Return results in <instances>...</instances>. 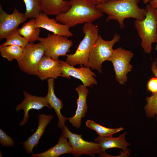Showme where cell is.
Returning <instances> with one entry per match:
<instances>
[{
  "instance_id": "6da1fadb",
  "label": "cell",
  "mask_w": 157,
  "mask_h": 157,
  "mask_svg": "<svg viewBox=\"0 0 157 157\" xmlns=\"http://www.w3.org/2000/svg\"><path fill=\"white\" fill-rule=\"evenodd\" d=\"M140 0H108L102 4L97 5V9L108 16L106 22L111 20H116L119 27L123 29L125 27V19L133 18L142 20L145 17L147 10L141 8L138 6Z\"/></svg>"
},
{
  "instance_id": "7a4b0ae2",
  "label": "cell",
  "mask_w": 157,
  "mask_h": 157,
  "mask_svg": "<svg viewBox=\"0 0 157 157\" xmlns=\"http://www.w3.org/2000/svg\"><path fill=\"white\" fill-rule=\"evenodd\" d=\"M71 7L66 12L56 16L59 22L69 28L80 24L92 23L103 15L93 0H69Z\"/></svg>"
},
{
  "instance_id": "3957f363",
  "label": "cell",
  "mask_w": 157,
  "mask_h": 157,
  "mask_svg": "<svg viewBox=\"0 0 157 157\" xmlns=\"http://www.w3.org/2000/svg\"><path fill=\"white\" fill-rule=\"evenodd\" d=\"M82 30L84 38L77 49L73 54L66 56V62L72 66L79 65L87 67L90 52L99 35L97 26L92 23H85Z\"/></svg>"
},
{
  "instance_id": "277c9868",
  "label": "cell",
  "mask_w": 157,
  "mask_h": 157,
  "mask_svg": "<svg viewBox=\"0 0 157 157\" xmlns=\"http://www.w3.org/2000/svg\"><path fill=\"white\" fill-rule=\"evenodd\" d=\"M147 12L142 20H135V27L141 40V46L144 52L149 53L152 44L157 43V8L148 4L146 6Z\"/></svg>"
},
{
  "instance_id": "5b68a950",
  "label": "cell",
  "mask_w": 157,
  "mask_h": 157,
  "mask_svg": "<svg viewBox=\"0 0 157 157\" xmlns=\"http://www.w3.org/2000/svg\"><path fill=\"white\" fill-rule=\"evenodd\" d=\"M120 39V36L117 33L110 41L104 40L99 35L90 52L87 67L101 73L102 63L112 55L114 50L113 46Z\"/></svg>"
},
{
  "instance_id": "8992f818",
  "label": "cell",
  "mask_w": 157,
  "mask_h": 157,
  "mask_svg": "<svg viewBox=\"0 0 157 157\" xmlns=\"http://www.w3.org/2000/svg\"><path fill=\"white\" fill-rule=\"evenodd\" d=\"M44 55V49L41 42L29 43L24 48L22 57L17 60L19 69L28 74L37 76L39 64Z\"/></svg>"
},
{
  "instance_id": "52a82bcc",
  "label": "cell",
  "mask_w": 157,
  "mask_h": 157,
  "mask_svg": "<svg viewBox=\"0 0 157 157\" xmlns=\"http://www.w3.org/2000/svg\"><path fill=\"white\" fill-rule=\"evenodd\" d=\"M68 38L49 33L47 37H39L38 41L42 44L45 55L54 60H58L61 56H66L70 51L73 44V41Z\"/></svg>"
},
{
  "instance_id": "ba28073f",
  "label": "cell",
  "mask_w": 157,
  "mask_h": 157,
  "mask_svg": "<svg viewBox=\"0 0 157 157\" xmlns=\"http://www.w3.org/2000/svg\"><path fill=\"white\" fill-rule=\"evenodd\" d=\"M133 56V52L119 47L114 50L112 54L107 60L112 63L116 80L120 84L123 85L127 81V74L132 68L130 61Z\"/></svg>"
},
{
  "instance_id": "9c48e42d",
  "label": "cell",
  "mask_w": 157,
  "mask_h": 157,
  "mask_svg": "<svg viewBox=\"0 0 157 157\" xmlns=\"http://www.w3.org/2000/svg\"><path fill=\"white\" fill-rule=\"evenodd\" d=\"M62 129V133L69 139L68 142L72 149V154L75 157L86 155L94 157L95 154L101 153L100 147L97 142L84 140L81 135L74 133L66 126Z\"/></svg>"
},
{
  "instance_id": "30bf717a",
  "label": "cell",
  "mask_w": 157,
  "mask_h": 157,
  "mask_svg": "<svg viewBox=\"0 0 157 157\" xmlns=\"http://www.w3.org/2000/svg\"><path fill=\"white\" fill-rule=\"evenodd\" d=\"M25 14L19 12L15 7L13 13L8 14L0 5V40L5 38L10 33L18 29V26L26 21Z\"/></svg>"
},
{
  "instance_id": "8fae6325",
  "label": "cell",
  "mask_w": 157,
  "mask_h": 157,
  "mask_svg": "<svg viewBox=\"0 0 157 157\" xmlns=\"http://www.w3.org/2000/svg\"><path fill=\"white\" fill-rule=\"evenodd\" d=\"M62 69L61 77L70 78V76L80 80L83 85L86 87H91L97 85V82L94 77L96 76L90 68L87 67L75 68L66 61L61 60Z\"/></svg>"
},
{
  "instance_id": "7c38bea8",
  "label": "cell",
  "mask_w": 157,
  "mask_h": 157,
  "mask_svg": "<svg viewBox=\"0 0 157 157\" xmlns=\"http://www.w3.org/2000/svg\"><path fill=\"white\" fill-rule=\"evenodd\" d=\"M24 99L23 101L18 104L15 108L16 112H18L21 109L24 111L23 119L19 125L23 126L28 122L30 116L28 115L29 111L31 109L40 110L44 107H46L50 109L52 108L47 102L44 97H38L32 95L26 91L23 92Z\"/></svg>"
},
{
  "instance_id": "4fadbf2b",
  "label": "cell",
  "mask_w": 157,
  "mask_h": 157,
  "mask_svg": "<svg viewBox=\"0 0 157 157\" xmlns=\"http://www.w3.org/2000/svg\"><path fill=\"white\" fill-rule=\"evenodd\" d=\"M35 19L36 27L42 28L55 35L67 38L73 35L67 26L58 22L55 19L49 18L44 13L42 12Z\"/></svg>"
},
{
  "instance_id": "5bb4252c",
  "label": "cell",
  "mask_w": 157,
  "mask_h": 157,
  "mask_svg": "<svg viewBox=\"0 0 157 157\" xmlns=\"http://www.w3.org/2000/svg\"><path fill=\"white\" fill-rule=\"evenodd\" d=\"M61 60H54L44 55L39 64L37 76L42 80L49 78L56 79L61 76Z\"/></svg>"
},
{
  "instance_id": "9a60e30c",
  "label": "cell",
  "mask_w": 157,
  "mask_h": 157,
  "mask_svg": "<svg viewBox=\"0 0 157 157\" xmlns=\"http://www.w3.org/2000/svg\"><path fill=\"white\" fill-rule=\"evenodd\" d=\"M78 94L77 99V108L74 116L69 118V121L72 125L77 128L81 126V120L84 117L88 110L87 97L89 90L83 85H80L75 88Z\"/></svg>"
},
{
  "instance_id": "2e32d148",
  "label": "cell",
  "mask_w": 157,
  "mask_h": 157,
  "mask_svg": "<svg viewBox=\"0 0 157 157\" xmlns=\"http://www.w3.org/2000/svg\"><path fill=\"white\" fill-rule=\"evenodd\" d=\"M38 117V125L36 131L27 140L22 143L24 149L28 154H33L34 147L37 146L44 133L46 127L52 119L53 116L43 113L39 114Z\"/></svg>"
},
{
  "instance_id": "e0dca14e",
  "label": "cell",
  "mask_w": 157,
  "mask_h": 157,
  "mask_svg": "<svg viewBox=\"0 0 157 157\" xmlns=\"http://www.w3.org/2000/svg\"><path fill=\"white\" fill-rule=\"evenodd\" d=\"M48 90L47 94L45 97L48 103L52 108H53L58 117L57 126L60 129L65 126V121L69 119L63 116L60 113V110L63 108L62 101L57 98L54 91V79L49 78L47 79Z\"/></svg>"
},
{
  "instance_id": "ac0fdd59",
  "label": "cell",
  "mask_w": 157,
  "mask_h": 157,
  "mask_svg": "<svg viewBox=\"0 0 157 157\" xmlns=\"http://www.w3.org/2000/svg\"><path fill=\"white\" fill-rule=\"evenodd\" d=\"M126 132H124L123 133L120 134L117 137L114 138L113 136L109 137H101L99 136L96 138L95 141L100 146L101 153L99 154L100 156L105 153L106 150L113 148H118L122 149L125 152L128 151L127 147L130 144L127 142L125 139Z\"/></svg>"
},
{
  "instance_id": "d6986e66",
  "label": "cell",
  "mask_w": 157,
  "mask_h": 157,
  "mask_svg": "<svg viewBox=\"0 0 157 157\" xmlns=\"http://www.w3.org/2000/svg\"><path fill=\"white\" fill-rule=\"evenodd\" d=\"M42 13L48 15H57L67 12L70 8L69 1L40 0Z\"/></svg>"
},
{
  "instance_id": "ffe728a7",
  "label": "cell",
  "mask_w": 157,
  "mask_h": 157,
  "mask_svg": "<svg viewBox=\"0 0 157 157\" xmlns=\"http://www.w3.org/2000/svg\"><path fill=\"white\" fill-rule=\"evenodd\" d=\"M67 138L62 133L58 143L47 151L39 154H32L31 157H58L65 154H72V149Z\"/></svg>"
},
{
  "instance_id": "44dd1931",
  "label": "cell",
  "mask_w": 157,
  "mask_h": 157,
  "mask_svg": "<svg viewBox=\"0 0 157 157\" xmlns=\"http://www.w3.org/2000/svg\"><path fill=\"white\" fill-rule=\"evenodd\" d=\"M17 30L19 34L27 40L29 43L34 42L38 40L40 28L36 27L35 19L33 18L24 23L22 26L18 28Z\"/></svg>"
},
{
  "instance_id": "7402d4cb",
  "label": "cell",
  "mask_w": 157,
  "mask_h": 157,
  "mask_svg": "<svg viewBox=\"0 0 157 157\" xmlns=\"http://www.w3.org/2000/svg\"><path fill=\"white\" fill-rule=\"evenodd\" d=\"M24 50V48L16 45L0 46L1 56L9 61L19 59L23 54Z\"/></svg>"
},
{
  "instance_id": "603a6c76",
  "label": "cell",
  "mask_w": 157,
  "mask_h": 157,
  "mask_svg": "<svg viewBox=\"0 0 157 157\" xmlns=\"http://www.w3.org/2000/svg\"><path fill=\"white\" fill-rule=\"evenodd\" d=\"M85 124L89 129L95 131L99 136L101 137H112L113 134L123 129L122 127L116 129L107 128L97 123L93 120L90 119L87 121Z\"/></svg>"
},
{
  "instance_id": "cb8c5ba5",
  "label": "cell",
  "mask_w": 157,
  "mask_h": 157,
  "mask_svg": "<svg viewBox=\"0 0 157 157\" xmlns=\"http://www.w3.org/2000/svg\"><path fill=\"white\" fill-rule=\"evenodd\" d=\"M5 39L6 41L1 44L0 46L14 45L24 48L29 43L27 40L19 34L17 29L10 33Z\"/></svg>"
},
{
  "instance_id": "d4e9b609",
  "label": "cell",
  "mask_w": 157,
  "mask_h": 157,
  "mask_svg": "<svg viewBox=\"0 0 157 157\" xmlns=\"http://www.w3.org/2000/svg\"><path fill=\"white\" fill-rule=\"evenodd\" d=\"M26 12L24 14L27 19L35 18L42 13L40 0H23Z\"/></svg>"
},
{
  "instance_id": "484cf974",
  "label": "cell",
  "mask_w": 157,
  "mask_h": 157,
  "mask_svg": "<svg viewBox=\"0 0 157 157\" xmlns=\"http://www.w3.org/2000/svg\"><path fill=\"white\" fill-rule=\"evenodd\" d=\"M146 100L147 103L144 107L146 116L149 118L154 117L156 115L157 122V91L150 97H147Z\"/></svg>"
},
{
  "instance_id": "4316f807",
  "label": "cell",
  "mask_w": 157,
  "mask_h": 157,
  "mask_svg": "<svg viewBox=\"0 0 157 157\" xmlns=\"http://www.w3.org/2000/svg\"><path fill=\"white\" fill-rule=\"evenodd\" d=\"M0 143L3 146L13 147L14 146V144L15 142L13 140L12 138L0 129Z\"/></svg>"
},
{
  "instance_id": "83f0119b",
  "label": "cell",
  "mask_w": 157,
  "mask_h": 157,
  "mask_svg": "<svg viewBox=\"0 0 157 157\" xmlns=\"http://www.w3.org/2000/svg\"><path fill=\"white\" fill-rule=\"evenodd\" d=\"M148 90L153 94L157 91V78L152 77L148 81L147 83Z\"/></svg>"
},
{
  "instance_id": "f1b7e54d",
  "label": "cell",
  "mask_w": 157,
  "mask_h": 157,
  "mask_svg": "<svg viewBox=\"0 0 157 157\" xmlns=\"http://www.w3.org/2000/svg\"><path fill=\"white\" fill-rule=\"evenodd\" d=\"M151 69L154 76L157 78V67L156 61H155L152 63Z\"/></svg>"
},
{
  "instance_id": "f546056e",
  "label": "cell",
  "mask_w": 157,
  "mask_h": 157,
  "mask_svg": "<svg viewBox=\"0 0 157 157\" xmlns=\"http://www.w3.org/2000/svg\"><path fill=\"white\" fill-rule=\"evenodd\" d=\"M149 4L152 7L157 8V0H152L149 2Z\"/></svg>"
},
{
  "instance_id": "4dcf8cb0",
  "label": "cell",
  "mask_w": 157,
  "mask_h": 157,
  "mask_svg": "<svg viewBox=\"0 0 157 157\" xmlns=\"http://www.w3.org/2000/svg\"><path fill=\"white\" fill-rule=\"evenodd\" d=\"M96 5L104 3L108 0H93Z\"/></svg>"
},
{
  "instance_id": "1f68e13d",
  "label": "cell",
  "mask_w": 157,
  "mask_h": 157,
  "mask_svg": "<svg viewBox=\"0 0 157 157\" xmlns=\"http://www.w3.org/2000/svg\"><path fill=\"white\" fill-rule=\"evenodd\" d=\"M152 0H143V2L144 4H147Z\"/></svg>"
},
{
  "instance_id": "d6a6232c",
  "label": "cell",
  "mask_w": 157,
  "mask_h": 157,
  "mask_svg": "<svg viewBox=\"0 0 157 157\" xmlns=\"http://www.w3.org/2000/svg\"><path fill=\"white\" fill-rule=\"evenodd\" d=\"M155 50H157V44L156 45V46L155 48Z\"/></svg>"
},
{
  "instance_id": "836d02e7",
  "label": "cell",
  "mask_w": 157,
  "mask_h": 157,
  "mask_svg": "<svg viewBox=\"0 0 157 157\" xmlns=\"http://www.w3.org/2000/svg\"></svg>"
}]
</instances>
